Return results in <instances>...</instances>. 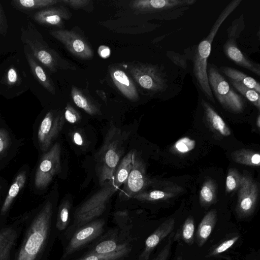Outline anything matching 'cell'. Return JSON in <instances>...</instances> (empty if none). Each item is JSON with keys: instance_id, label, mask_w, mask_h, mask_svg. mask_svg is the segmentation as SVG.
Here are the masks:
<instances>
[{"instance_id": "cell-27", "label": "cell", "mask_w": 260, "mask_h": 260, "mask_svg": "<svg viewBox=\"0 0 260 260\" xmlns=\"http://www.w3.org/2000/svg\"><path fill=\"white\" fill-rule=\"evenodd\" d=\"M233 160L242 165L258 167L260 164V155L255 151L242 149L233 151L231 153Z\"/></svg>"}, {"instance_id": "cell-2", "label": "cell", "mask_w": 260, "mask_h": 260, "mask_svg": "<svg viewBox=\"0 0 260 260\" xmlns=\"http://www.w3.org/2000/svg\"><path fill=\"white\" fill-rule=\"evenodd\" d=\"M52 204L47 202L28 225L13 260H39L49 237Z\"/></svg>"}, {"instance_id": "cell-41", "label": "cell", "mask_w": 260, "mask_h": 260, "mask_svg": "<svg viewBox=\"0 0 260 260\" xmlns=\"http://www.w3.org/2000/svg\"><path fill=\"white\" fill-rule=\"evenodd\" d=\"M64 117L71 123H76L81 120L80 114L69 104H68L66 107Z\"/></svg>"}, {"instance_id": "cell-10", "label": "cell", "mask_w": 260, "mask_h": 260, "mask_svg": "<svg viewBox=\"0 0 260 260\" xmlns=\"http://www.w3.org/2000/svg\"><path fill=\"white\" fill-rule=\"evenodd\" d=\"M236 212L240 218H245L253 212L257 202L258 188L256 181L250 176L242 175L238 188Z\"/></svg>"}, {"instance_id": "cell-31", "label": "cell", "mask_w": 260, "mask_h": 260, "mask_svg": "<svg viewBox=\"0 0 260 260\" xmlns=\"http://www.w3.org/2000/svg\"><path fill=\"white\" fill-rule=\"evenodd\" d=\"M234 88L254 105L258 110L260 109V95L254 89L249 88L242 84L228 79Z\"/></svg>"}, {"instance_id": "cell-3", "label": "cell", "mask_w": 260, "mask_h": 260, "mask_svg": "<svg viewBox=\"0 0 260 260\" xmlns=\"http://www.w3.org/2000/svg\"><path fill=\"white\" fill-rule=\"evenodd\" d=\"M125 140L121 130L111 125L95 156L96 172L100 185L112 180L115 169L123 153Z\"/></svg>"}, {"instance_id": "cell-20", "label": "cell", "mask_w": 260, "mask_h": 260, "mask_svg": "<svg viewBox=\"0 0 260 260\" xmlns=\"http://www.w3.org/2000/svg\"><path fill=\"white\" fill-rule=\"evenodd\" d=\"M110 73L113 83L124 96L133 101L139 100L136 87L132 79L123 71L112 68Z\"/></svg>"}, {"instance_id": "cell-52", "label": "cell", "mask_w": 260, "mask_h": 260, "mask_svg": "<svg viewBox=\"0 0 260 260\" xmlns=\"http://www.w3.org/2000/svg\"><path fill=\"white\" fill-rule=\"evenodd\" d=\"M1 188H2V187H1V186H0V190H1Z\"/></svg>"}, {"instance_id": "cell-23", "label": "cell", "mask_w": 260, "mask_h": 260, "mask_svg": "<svg viewBox=\"0 0 260 260\" xmlns=\"http://www.w3.org/2000/svg\"><path fill=\"white\" fill-rule=\"evenodd\" d=\"M135 153L130 151L119 161L115 169L112 178L113 185L117 188L126 181L132 168Z\"/></svg>"}, {"instance_id": "cell-1", "label": "cell", "mask_w": 260, "mask_h": 260, "mask_svg": "<svg viewBox=\"0 0 260 260\" xmlns=\"http://www.w3.org/2000/svg\"><path fill=\"white\" fill-rule=\"evenodd\" d=\"M241 2L242 0H233L229 3L218 16L208 36L189 51L190 60L192 62V80L198 92L214 104L215 101L209 86L207 74L208 58L211 54L212 42L219 27Z\"/></svg>"}, {"instance_id": "cell-45", "label": "cell", "mask_w": 260, "mask_h": 260, "mask_svg": "<svg viewBox=\"0 0 260 260\" xmlns=\"http://www.w3.org/2000/svg\"><path fill=\"white\" fill-rule=\"evenodd\" d=\"M8 25L4 9L0 3V34L5 36L7 32Z\"/></svg>"}, {"instance_id": "cell-51", "label": "cell", "mask_w": 260, "mask_h": 260, "mask_svg": "<svg viewBox=\"0 0 260 260\" xmlns=\"http://www.w3.org/2000/svg\"><path fill=\"white\" fill-rule=\"evenodd\" d=\"M175 260H185L182 257L179 256Z\"/></svg>"}, {"instance_id": "cell-43", "label": "cell", "mask_w": 260, "mask_h": 260, "mask_svg": "<svg viewBox=\"0 0 260 260\" xmlns=\"http://www.w3.org/2000/svg\"><path fill=\"white\" fill-rule=\"evenodd\" d=\"M172 244V236L169 238L167 244L160 250L157 255L153 260H168L170 254Z\"/></svg>"}, {"instance_id": "cell-34", "label": "cell", "mask_w": 260, "mask_h": 260, "mask_svg": "<svg viewBox=\"0 0 260 260\" xmlns=\"http://www.w3.org/2000/svg\"><path fill=\"white\" fill-rule=\"evenodd\" d=\"M194 221L189 216L184 221L181 229V238L185 243L191 245L194 242Z\"/></svg>"}, {"instance_id": "cell-28", "label": "cell", "mask_w": 260, "mask_h": 260, "mask_svg": "<svg viewBox=\"0 0 260 260\" xmlns=\"http://www.w3.org/2000/svg\"><path fill=\"white\" fill-rule=\"evenodd\" d=\"M61 1L58 0H13L11 5L19 10L31 11L35 9L48 8Z\"/></svg>"}, {"instance_id": "cell-17", "label": "cell", "mask_w": 260, "mask_h": 260, "mask_svg": "<svg viewBox=\"0 0 260 260\" xmlns=\"http://www.w3.org/2000/svg\"><path fill=\"white\" fill-rule=\"evenodd\" d=\"M21 229V225L16 224L0 228V260H11V253Z\"/></svg>"}, {"instance_id": "cell-7", "label": "cell", "mask_w": 260, "mask_h": 260, "mask_svg": "<svg viewBox=\"0 0 260 260\" xmlns=\"http://www.w3.org/2000/svg\"><path fill=\"white\" fill-rule=\"evenodd\" d=\"M196 0H136L130 3L135 11L155 15L158 19L172 20L182 16Z\"/></svg>"}, {"instance_id": "cell-35", "label": "cell", "mask_w": 260, "mask_h": 260, "mask_svg": "<svg viewBox=\"0 0 260 260\" xmlns=\"http://www.w3.org/2000/svg\"><path fill=\"white\" fill-rule=\"evenodd\" d=\"M242 175L235 168L229 170L226 178L225 190L227 193L234 191L240 187Z\"/></svg>"}, {"instance_id": "cell-37", "label": "cell", "mask_w": 260, "mask_h": 260, "mask_svg": "<svg viewBox=\"0 0 260 260\" xmlns=\"http://www.w3.org/2000/svg\"><path fill=\"white\" fill-rule=\"evenodd\" d=\"M125 245V244L118 245L112 240H106L99 243L92 253L102 254H108L116 251Z\"/></svg>"}, {"instance_id": "cell-11", "label": "cell", "mask_w": 260, "mask_h": 260, "mask_svg": "<svg viewBox=\"0 0 260 260\" xmlns=\"http://www.w3.org/2000/svg\"><path fill=\"white\" fill-rule=\"evenodd\" d=\"M64 115L60 112L49 111L42 121L38 132L41 149H48L61 131L64 123Z\"/></svg>"}, {"instance_id": "cell-14", "label": "cell", "mask_w": 260, "mask_h": 260, "mask_svg": "<svg viewBox=\"0 0 260 260\" xmlns=\"http://www.w3.org/2000/svg\"><path fill=\"white\" fill-rule=\"evenodd\" d=\"M146 184L144 165L134 154L132 168L124 183L123 193L128 199L134 198L142 191Z\"/></svg>"}, {"instance_id": "cell-8", "label": "cell", "mask_w": 260, "mask_h": 260, "mask_svg": "<svg viewBox=\"0 0 260 260\" xmlns=\"http://www.w3.org/2000/svg\"><path fill=\"white\" fill-rule=\"evenodd\" d=\"M112 180L109 181L82 203L74 213V224L82 227L101 215L110 198L117 190Z\"/></svg>"}, {"instance_id": "cell-32", "label": "cell", "mask_w": 260, "mask_h": 260, "mask_svg": "<svg viewBox=\"0 0 260 260\" xmlns=\"http://www.w3.org/2000/svg\"><path fill=\"white\" fill-rule=\"evenodd\" d=\"M71 203L69 200H63L61 203L57 213L56 227L59 231H63L67 227L69 222Z\"/></svg>"}, {"instance_id": "cell-26", "label": "cell", "mask_w": 260, "mask_h": 260, "mask_svg": "<svg viewBox=\"0 0 260 260\" xmlns=\"http://www.w3.org/2000/svg\"><path fill=\"white\" fill-rule=\"evenodd\" d=\"M26 179V175L24 171L20 172L15 178L3 204L1 210V216L5 215L12 202L18 195L21 189L24 186Z\"/></svg>"}, {"instance_id": "cell-49", "label": "cell", "mask_w": 260, "mask_h": 260, "mask_svg": "<svg viewBox=\"0 0 260 260\" xmlns=\"http://www.w3.org/2000/svg\"><path fill=\"white\" fill-rule=\"evenodd\" d=\"M97 94L105 102H107V97L105 92L101 90H96Z\"/></svg>"}, {"instance_id": "cell-12", "label": "cell", "mask_w": 260, "mask_h": 260, "mask_svg": "<svg viewBox=\"0 0 260 260\" xmlns=\"http://www.w3.org/2000/svg\"><path fill=\"white\" fill-rule=\"evenodd\" d=\"M50 34L60 42L74 56L82 59L93 57V51L84 38L72 30L66 29L54 30Z\"/></svg>"}, {"instance_id": "cell-44", "label": "cell", "mask_w": 260, "mask_h": 260, "mask_svg": "<svg viewBox=\"0 0 260 260\" xmlns=\"http://www.w3.org/2000/svg\"><path fill=\"white\" fill-rule=\"evenodd\" d=\"M61 2L69 5L74 9H82L87 6L89 1L88 0H63Z\"/></svg>"}, {"instance_id": "cell-13", "label": "cell", "mask_w": 260, "mask_h": 260, "mask_svg": "<svg viewBox=\"0 0 260 260\" xmlns=\"http://www.w3.org/2000/svg\"><path fill=\"white\" fill-rule=\"evenodd\" d=\"M103 220L92 221L81 227L70 240L67 246L63 257H66L86 243L99 236L104 230Z\"/></svg>"}, {"instance_id": "cell-5", "label": "cell", "mask_w": 260, "mask_h": 260, "mask_svg": "<svg viewBox=\"0 0 260 260\" xmlns=\"http://www.w3.org/2000/svg\"><path fill=\"white\" fill-rule=\"evenodd\" d=\"M207 74L210 88L214 98L224 110L233 113H241L248 101L238 92L214 64L207 62Z\"/></svg>"}, {"instance_id": "cell-9", "label": "cell", "mask_w": 260, "mask_h": 260, "mask_svg": "<svg viewBox=\"0 0 260 260\" xmlns=\"http://www.w3.org/2000/svg\"><path fill=\"white\" fill-rule=\"evenodd\" d=\"M60 145L57 142L43 155L35 177V185L37 188H45L51 182L53 178L60 173Z\"/></svg>"}, {"instance_id": "cell-18", "label": "cell", "mask_w": 260, "mask_h": 260, "mask_svg": "<svg viewBox=\"0 0 260 260\" xmlns=\"http://www.w3.org/2000/svg\"><path fill=\"white\" fill-rule=\"evenodd\" d=\"M198 95L199 104L202 108L205 117L210 126L223 136H230V129L214 109L211 103L201 93L198 92Z\"/></svg>"}, {"instance_id": "cell-25", "label": "cell", "mask_w": 260, "mask_h": 260, "mask_svg": "<svg viewBox=\"0 0 260 260\" xmlns=\"http://www.w3.org/2000/svg\"><path fill=\"white\" fill-rule=\"evenodd\" d=\"M71 96L74 103L89 115L94 116L100 114V110L98 106L79 88L73 86Z\"/></svg>"}, {"instance_id": "cell-50", "label": "cell", "mask_w": 260, "mask_h": 260, "mask_svg": "<svg viewBox=\"0 0 260 260\" xmlns=\"http://www.w3.org/2000/svg\"><path fill=\"white\" fill-rule=\"evenodd\" d=\"M256 125L258 128L260 127V115H258L257 120H256Z\"/></svg>"}, {"instance_id": "cell-16", "label": "cell", "mask_w": 260, "mask_h": 260, "mask_svg": "<svg viewBox=\"0 0 260 260\" xmlns=\"http://www.w3.org/2000/svg\"><path fill=\"white\" fill-rule=\"evenodd\" d=\"M175 220L170 218L162 223L146 240L145 247L139 256V260H149L155 247L173 231Z\"/></svg>"}, {"instance_id": "cell-42", "label": "cell", "mask_w": 260, "mask_h": 260, "mask_svg": "<svg viewBox=\"0 0 260 260\" xmlns=\"http://www.w3.org/2000/svg\"><path fill=\"white\" fill-rule=\"evenodd\" d=\"M9 133L4 128H0V156L3 155L10 146Z\"/></svg>"}, {"instance_id": "cell-33", "label": "cell", "mask_w": 260, "mask_h": 260, "mask_svg": "<svg viewBox=\"0 0 260 260\" xmlns=\"http://www.w3.org/2000/svg\"><path fill=\"white\" fill-rule=\"evenodd\" d=\"M128 252L129 248L125 245L112 253L104 254L91 253L79 260H119L126 255Z\"/></svg>"}, {"instance_id": "cell-47", "label": "cell", "mask_w": 260, "mask_h": 260, "mask_svg": "<svg viewBox=\"0 0 260 260\" xmlns=\"http://www.w3.org/2000/svg\"><path fill=\"white\" fill-rule=\"evenodd\" d=\"M7 79L8 83L10 85L15 84L17 81V73L14 68H10L8 71Z\"/></svg>"}, {"instance_id": "cell-40", "label": "cell", "mask_w": 260, "mask_h": 260, "mask_svg": "<svg viewBox=\"0 0 260 260\" xmlns=\"http://www.w3.org/2000/svg\"><path fill=\"white\" fill-rule=\"evenodd\" d=\"M244 28V22L241 16L235 20L228 29V38L236 39L239 37L240 32Z\"/></svg>"}, {"instance_id": "cell-21", "label": "cell", "mask_w": 260, "mask_h": 260, "mask_svg": "<svg viewBox=\"0 0 260 260\" xmlns=\"http://www.w3.org/2000/svg\"><path fill=\"white\" fill-rule=\"evenodd\" d=\"M217 212L212 209L203 217L199 224L196 233L197 243L199 247L202 246L208 240L215 226Z\"/></svg>"}, {"instance_id": "cell-48", "label": "cell", "mask_w": 260, "mask_h": 260, "mask_svg": "<svg viewBox=\"0 0 260 260\" xmlns=\"http://www.w3.org/2000/svg\"><path fill=\"white\" fill-rule=\"evenodd\" d=\"M98 54L103 58H107L110 55V48L105 45H101L98 48Z\"/></svg>"}, {"instance_id": "cell-46", "label": "cell", "mask_w": 260, "mask_h": 260, "mask_svg": "<svg viewBox=\"0 0 260 260\" xmlns=\"http://www.w3.org/2000/svg\"><path fill=\"white\" fill-rule=\"evenodd\" d=\"M71 138L72 141L77 145L81 146H83L85 144L84 137L82 134L79 132L75 131L71 135Z\"/></svg>"}, {"instance_id": "cell-29", "label": "cell", "mask_w": 260, "mask_h": 260, "mask_svg": "<svg viewBox=\"0 0 260 260\" xmlns=\"http://www.w3.org/2000/svg\"><path fill=\"white\" fill-rule=\"evenodd\" d=\"M178 192L175 189L153 190L149 191H141L134 198L141 201H157L165 200L175 196Z\"/></svg>"}, {"instance_id": "cell-36", "label": "cell", "mask_w": 260, "mask_h": 260, "mask_svg": "<svg viewBox=\"0 0 260 260\" xmlns=\"http://www.w3.org/2000/svg\"><path fill=\"white\" fill-rule=\"evenodd\" d=\"M194 140L187 137H182L178 140L172 147V150L179 154H184L192 150L196 147Z\"/></svg>"}, {"instance_id": "cell-24", "label": "cell", "mask_w": 260, "mask_h": 260, "mask_svg": "<svg viewBox=\"0 0 260 260\" xmlns=\"http://www.w3.org/2000/svg\"><path fill=\"white\" fill-rule=\"evenodd\" d=\"M25 54L30 70L38 81L50 93L54 94L55 89L53 82L44 69L36 61L32 53L25 50Z\"/></svg>"}, {"instance_id": "cell-6", "label": "cell", "mask_w": 260, "mask_h": 260, "mask_svg": "<svg viewBox=\"0 0 260 260\" xmlns=\"http://www.w3.org/2000/svg\"><path fill=\"white\" fill-rule=\"evenodd\" d=\"M21 40L28 46L32 55L52 72L63 66V60L44 40L42 35L30 22L21 29Z\"/></svg>"}, {"instance_id": "cell-4", "label": "cell", "mask_w": 260, "mask_h": 260, "mask_svg": "<svg viewBox=\"0 0 260 260\" xmlns=\"http://www.w3.org/2000/svg\"><path fill=\"white\" fill-rule=\"evenodd\" d=\"M128 70L137 84L153 94L175 95L174 80L164 67L139 63L130 65Z\"/></svg>"}, {"instance_id": "cell-22", "label": "cell", "mask_w": 260, "mask_h": 260, "mask_svg": "<svg viewBox=\"0 0 260 260\" xmlns=\"http://www.w3.org/2000/svg\"><path fill=\"white\" fill-rule=\"evenodd\" d=\"M219 70L223 75L227 77V79L239 82L260 93L259 83L252 77L232 67L221 66Z\"/></svg>"}, {"instance_id": "cell-30", "label": "cell", "mask_w": 260, "mask_h": 260, "mask_svg": "<svg viewBox=\"0 0 260 260\" xmlns=\"http://www.w3.org/2000/svg\"><path fill=\"white\" fill-rule=\"evenodd\" d=\"M216 200V187L213 181L208 180L203 184L200 192V201L202 206L208 207Z\"/></svg>"}, {"instance_id": "cell-15", "label": "cell", "mask_w": 260, "mask_h": 260, "mask_svg": "<svg viewBox=\"0 0 260 260\" xmlns=\"http://www.w3.org/2000/svg\"><path fill=\"white\" fill-rule=\"evenodd\" d=\"M236 40L228 38L223 46L225 55L239 66L249 70L253 74L260 76V65L250 60L238 47Z\"/></svg>"}, {"instance_id": "cell-38", "label": "cell", "mask_w": 260, "mask_h": 260, "mask_svg": "<svg viewBox=\"0 0 260 260\" xmlns=\"http://www.w3.org/2000/svg\"><path fill=\"white\" fill-rule=\"evenodd\" d=\"M166 56L175 65L184 70H188V60H190L189 52L182 55L173 51H168L166 53Z\"/></svg>"}, {"instance_id": "cell-39", "label": "cell", "mask_w": 260, "mask_h": 260, "mask_svg": "<svg viewBox=\"0 0 260 260\" xmlns=\"http://www.w3.org/2000/svg\"><path fill=\"white\" fill-rule=\"evenodd\" d=\"M240 236L235 235L222 242L210 251L207 257H212L220 254L231 247L239 239Z\"/></svg>"}, {"instance_id": "cell-19", "label": "cell", "mask_w": 260, "mask_h": 260, "mask_svg": "<svg viewBox=\"0 0 260 260\" xmlns=\"http://www.w3.org/2000/svg\"><path fill=\"white\" fill-rule=\"evenodd\" d=\"M70 17L69 12L62 7H48L36 12L32 18L40 24L60 26L63 20Z\"/></svg>"}]
</instances>
